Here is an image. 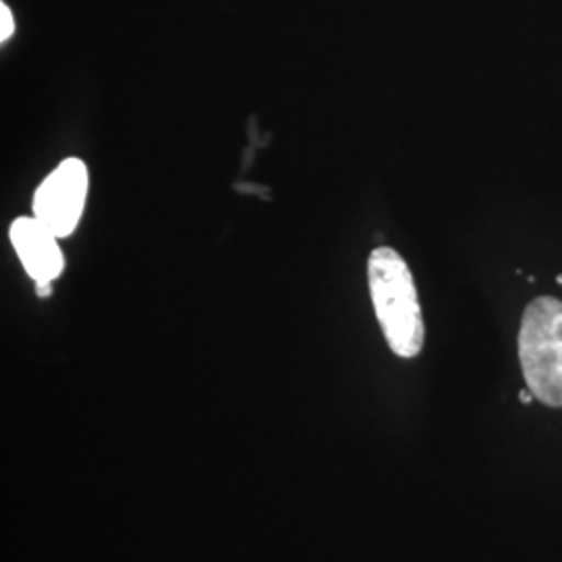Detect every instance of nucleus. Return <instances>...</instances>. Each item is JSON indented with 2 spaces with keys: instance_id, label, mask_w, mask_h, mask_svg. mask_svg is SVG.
Returning a JSON list of instances; mask_svg holds the SVG:
<instances>
[{
  "instance_id": "f257e3e1",
  "label": "nucleus",
  "mask_w": 562,
  "mask_h": 562,
  "mask_svg": "<svg viewBox=\"0 0 562 562\" xmlns=\"http://www.w3.org/2000/svg\"><path fill=\"white\" fill-rule=\"evenodd\" d=\"M371 301L392 352L401 359H415L425 341L422 304L413 273L401 255L382 246L367 262Z\"/></svg>"
},
{
  "instance_id": "7ed1b4c3",
  "label": "nucleus",
  "mask_w": 562,
  "mask_h": 562,
  "mask_svg": "<svg viewBox=\"0 0 562 562\" xmlns=\"http://www.w3.org/2000/svg\"><path fill=\"white\" fill-rule=\"evenodd\" d=\"M88 196V167L69 157L42 181L34 196V217L44 223L57 238L76 232Z\"/></svg>"
},
{
  "instance_id": "39448f33",
  "label": "nucleus",
  "mask_w": 562,
  "mask_h": 562,
  "mask_svg": "<svg viewBox=\"0 0 562 562\" xmlns=\"http://www.w3.org/2000/svg\"><path fill=\"white\" fill-rule=\"evenodd\" d=\"M15 32V20H13V13L11 9L2 2L0 4V41L7 42Z\"/></svg>"
},
{
  "instance_id": "f03ea898",
  "label": "nucleus",
  "mask_w": 562,
  "mask_h": 562,
  "mask_svg": "<svg viewBox=\"0 0 562 562\" xmlns=\"http://www.w3.org/2000/svg\"><path fill=\"white\" fill-rule=\"evenodd\" d=\"M519 361L529 392L546 406L562 408V302L540 296L522 313Z\"/></svg>"
},
{
  "instance_id": "20e7f679",
  "label": "nucleus",
  "mask_w": 562,
  "mask_h": 562,
  "mask_svg": "<svg viewBox=\"0 0 562 562\" xmlns=\"http://www.w3.org/2000/svg\"><path fill=\"white\" fill-rule=\"evenodd\" d=\"M11 244L23 269L36 283H53L63 273L65 259L59 240L36 217H20L9 229Z\"/></svg>"
},
{
  "instance_id": "423d86ee",
  "label": "nucleus",
  "mask_w": 562,
  "mask_h": 562,
  "mask_svg": "<svg viewBox=\"0 0 562 562\" xmlns=\"http://www.w3.org/2000/svg\"><path fill=\"white\" fill-rule=\"evenodd\" d=\"M531 398H533V394H531V392H527V390H522L521 402H531Z\"/></svg>"
}]
</instances>
